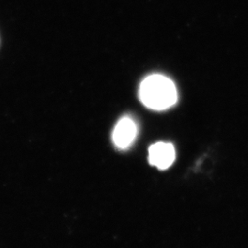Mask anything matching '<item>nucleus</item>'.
I'll list each match as a JSON object with an SVG mask.
<instances>
[{
	"instance_id": "nucleus-1",
	"label": "nucleus",
	"mask_w": 248,
	"mask_h": 248,
	"mask_svg": "<svg viewBox=\"0 0 248 248\" xmlns=\"http://www.w3.org/2000/svg\"><path fill=\"white\" fill-rule=\"evenodd\" d=\"M139 96L147 108L164 110L177 102V89L168 78L162 75H152L142 81Z\"/></svg>"
},
{
	"instance_id": "nucleus-2",
	"label": "nucleus",
	"mask_w": 248,
	"mask_h": 248,
	"mask_svg": "<svg viewBox=\"0 0 248 248\" xmlns=\"http://www.w3.org/2000/svg\"><path fill=\"white\" fill-rule=\"evenodd\" d=\"M137 134V127L130 117H124L116 124L112 139L116 146L125 149L133 143Z\"/></svg>"
},
{
	"instance_id": "nucleus-3",
	"label": "nucleus",
	"mask_w": 248,
	"mask_h": 248,
	"mask_svg": "<svg viewBox=\"0 0 248 248\" xmlns=\"http://www.w3.org/2000/svg\"><path fill=\"white\" fill-rule=\"evenodd\" d=\"M176 157L175 148L171 143L157 142L149 148V162L157 169H169Z\"/></svg>"
}]
</instances>
